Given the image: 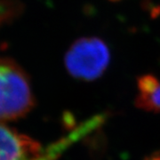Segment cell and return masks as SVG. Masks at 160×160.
I'll return each mask as SVG.
<instances>
[{"label":"cell","mask_w":160,"mask_h":160,"mask_svg":"<svg viewBox=\"0 0 160 160\" xmlns=\"http://www.w3.org/2000/svg\"><path fill=\"white\" fill-rule=\"evenodd\" d=\"M0 160H48L34 139L0 124Z\"/></svg>","instance_id":"3957f363"},{"label":"cell","mask_w":160,"mask_h":160,"mask_svg":"<svg viewBox=\"0 0 160 160\" xmlns=\"http://www.w3.org/2000/svg\"><path fill=\"white\" fill-rule=\"evenodd\" d=\"M135 104L139 109L160 113V81L152 75L141 76L137 81Z\"/></svg>","instance_id":"277c9868"},{"label":"cell","mask_w":160,"mask_h":160,"mask_svg":"<svg viewBox=\"0 0 160 160\" xmlns=\"http://www.w3.org/2000/svg\"><path fill=\"white\" fill-rule=\"evenodd\" d=\"M109 62V47L103 40L96 37L76 40L64 58L69 74L83 81L97 79L105 72Z\"/></svg>","instance_id":"7a4b0ae2"},{"label":"cell","mask_w":160,"mask_h":160,"mask_svg":"<svg viewBox=\"0 0 160 160\" xmlns=\"http://www.w3.org/2000/svg\"><path fill=\"white\" fill-rule=\"evenodd\" d=\"M34 103L25 71L10 58L0 57V124L25 116Z\"/></svg>","instance_id":"6da1fadb"}]
</instances>
